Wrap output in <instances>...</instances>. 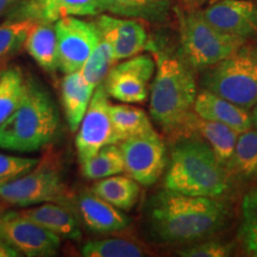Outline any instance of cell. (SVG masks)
<instances>
[{
  "label": "cell",
  "mask_w": 257,
  "mask_h": 257,
  "mask_svg": "<svg viewBox=\"0 0 257 257\" xmlns=\"http://www.w3.org/2000/svg\"><path fill=\"white\" fill-rule=\"evenodd\" d=\"M226 206L217 198L193 197L169 189L157 193L150 204V226L167 243L204 239L225 225Z\"/></svg>",
  "instance_id": "1"
},
{
  "label": "cell",
  "mask_w": 257,
  "mask_h": 257,
  "mask_svg": "<svg viewBox=\"0 0 257 257\" xmlns=\"http://www.w3.org/2000/svg\"><path fill=\"white\" fill-rule=\"evenodd\" d=\"M226 169L198 135L176 137L170 153L165 188L193 197L218 198L227 189Z\"/></svg>",
  "instance_id": "2"
},
{
  "label": "cell",
  "mask_w": 257,
  "mask_h": 257,
  "mask_svg": "<svg viewBox=\"0 0 257 257\" xmlns=\"http://www.w3.org/2000/svg\"><path fill=\"white\" fill-rule=\"evenodd\" d=\"M156 70L150 87V115L167 134L175 137L193 112L198 89L193 67L184 57L155 50Z\"/></svg>",
  "instance_id": "3"
},
{
  "label": "cell",
  "mask_w": 257,
  "mask_h": 257,
  "mask_svg": "<svg viewBox=\"0 0 257 257\" xmlns=\"http://www.w3.org/2000/svg\"><path fill=\"white\" fill-rule=\"evenodd\" d=\"M57 128L59 115L49 93L29 81L23 101L0 125V149L37 152L54 140Z\"/></svg>",
  "instance_id": "4"
},
{
  "label": "cell",
  "mask_w": 257,
  "mask_h": 257,
  "mask_svg": "<svg viewBox=\"0 0 257 257\" xmlns=\"http://www.w3.org/2000/svg\"><path fill=\"white\" fill-rule=\"evenodd\" d=\"M202 89L245 110L257 104V42L242 44L226 59L202 70Z\"/></svg>",
  "instance_id": "5"
},
{
  "label": "cell",
  "mask_w": 257,
  "mask_h": 257,
  "mask_svg": "<svg viewBox=\"0 0 257 257\" xmlns=\"http://www.w3.org/2000/svg\"><path fill=\"white\" fill-rule=\"evenodd\" d=\"M179 15L182 57L193 69L204 70L214 66L248 41L218 30L205 19L201 11Z\"/></svg>",
  "instance_id": "6"
},
{
  "label": "cell",
  "mask_w": 257,
  "mask_h": 257,
  "mask_svg": "<svg viewBox=\"0 0 257 257\" xmlns=\"http://www.w3.org/2000/svg\"><path fill=\"white\" fill-rule=\"evenodd\" d=\"M0 199L21 207L44 202H59L68 206L72 194L55 168L37 165L21 178L0 186Z\"/></svg>",
  "instance_id": "7"
},
{
  "label": "cell",
  "mask_w": 257,
  "mask_h": 257,
  "mask_svg": "<svg viewBox=\"0 0 257 257\" xmlns=\"http://www.w3.org/2000/svg\"><path fill=\"white\" fill-rule=\"evenodd\" d=\"M156 62L149 55H138L113 64L102 82L110 98L125 104L144 102L149 95Z\"/></svg>",
  "instance_id": "8"
},
{
  "label": "cell",
  "mask_w": 257,
  "mask_h": 257,
  "mask_svg": "<svg viewBox=\"0 0 257 257\" xmlns=\"http://www.w3.org/2000/svg\"><path fill=\"white\" fill-rule=\"evenodd\" d=\"M57 37L59 70L63 74L79 72L101 40L95 22L66 17L54 23Z\"/></svg>",
  "instance_id": "9"
},
{
  "label": "cell",
  "mask_w": 257,
  "mask_h": 257,
  "mask_svg": "<svg viewBox=\"0 0 257 257\" xmlns=\"http://www.w3.org/2000/svg\"><path fill=\"white\" fill-rule=\"evenodd\" d=\"M119 148L127 176L142 186H152L161 178L167 166V150L155 130L127 138Z\"/></svg>",
  "instance_id": "10"
},
{
  "label": "cell",
  "mask_w": 257,
  "mask_h": 257,
  "mask_svg": "<svg viewBox=\"0 0 257 257\" xmlns=\"http://www.w3.org/2000/svg\"><path fill=\"white\" fill-rule=\"evenodd\" d=\"M111 104L110 95L101 83L94 89L75 137L76 153L80 163L91 159L105 146L118 144L111 120Z\"/></svg>",
  "instance_id": "11"
},
{
  "label": "cell",
  "mask_w": 257,
  "mask_h": 257,
  "mask_svg": "<svg viewBox=\"0 0 257 257\" xmlns=\"http://www.w3.org/2000/svg\"><path fill=\"white\" fill-rule=\"evenodd\" d=\"M0 238L4 239L21 256L50 257L59 252L61 237L28 219L19 211L0 217Z\"/></svg>",
  "instance_id": "12"
},
{
  "label": "cell",
  "mask_w": 257,
  "mask_h": 257,
  "mask_svg": "<svg viewBox=\"0 0 257 257\" xmlns=\"http://www.w3.org/2000/svg\"><path fill=\"white\" fill-rule=\"evenodd\" d=\"M95 23L101 37L112 48L114 62L130 59L144 50H156L149 40L146 27L136 18L101 15Z\"/></svg>",
  "instance_id": "13"
},
{
  "label": "cell",
  "mask_w": 257,
  "mask_h": 257,
  "mask_svg": "<svg viewBox=\"0 0 257 257\" xmlns=\"http://www.w3.org/2000/svg\"><path fill=\"white\" fill-rule=\"evenodd\" d=\"M218 30L245 40L257 36V6L250 0H217L201 10Z\"/></svg>",
  "instance_id": "14"
},
{
  "label": "cell",
  "mask_w": 257,
  "mask_h": 257,
  "mask_svg": "<svg viewBox=\"0 0 257 257\" xmlns=\"http://www.w3.org/2000/svg\"><path fill=\"white\" fill-rule=\"evenodd\" d=\"M9 19H30L36 23L54 24L66 17L96 16L102 12L99 0H21Z\"/></svg>",
  "instance_id": "15"
},
{
  "label": "cell",
  "mask_w": 257,
  "mask_h": 257,
  "mask_svg": "<svg viewBox=\"0 0 257 257\" xmlns=\"http://www.w3.org/2000/svg\"><path fill=\"white\" fill-rule=\"evenodd\" d=\"M193 111L204 119L218 121L233 128L238 134L253 127L249 110L206 89H202L197 94Z\"/></svg>",
  "instance_id": "16"
},
{
  "label": "cell",
  "mask_w": 257,
  "mask_h": 257,
  "mask_svg": "<svg viewBox=\"0 0 257 257\" xmlns=\"http://www.w3.org/2000/svg\"><path fill=\"white\" fill-rule=\"evenodd\" d=\"M188 135H198L206 141L213 149L220 165L225 167L233 152L239 134L218 121L204 119L193 111L186 118L174 138Z\"/></svg>",
  "instance_id": "17"
},
{
  "label": "cell",
  "mask_w": 257,
  "mask_h": 257,
  "mask_svg": "<svg viewBox=\"0 0 257 257\" xmlns=\"http://www.w3.org/2000/svg\"><path fill=\"white\" fill-rule=\"evenodd\" d=\"M78 210L86 227L94 232H117L130 225V218L125 216L123 211L99 198L92 191L80 194Z\"/></svg>",
  "instance_id": "18"
},
{
  "label": "cell",
  "mask_w": 257,
  "mask_h": 257,
  "mask_svg": "<svg viewBox=\"0 0 257 257\" xmlns=\"http://www.w3.org/2000/svg\"><path fill=\"white\" fill-rule=\"evenodd\" d=\"M42 227L64 239L79 240L81 238V229L73 212L66 205L59 202H44L38 206L28 207L19 211Z\"/></svg>",
  "instance_id": "19"
},
{
  "label": "cell",
  "mask_w": 257,
  "mask_h": 257,
  "mask_svg": "<svg viewBox=\"0 0 257 257\" xmlns=\"http://www.w3.org/2000/svg\"><path fill=\"white\" fill-rule=\"evenodd\" d=\"M94 89L82 78L81 73L66 74L61 82V101L70 131H78Z\"/></svg>",
  "instance_id": "20"
},
{
  "label": "cell",
  "mask_w": 257,
  "mask_h": 257,
  "mask_svg": "<svg viewBox=\"0 0 257 257\" xmlns=\"http://www.w3.org/2000/svg\"><path fill=\"white\" fill-rule=\"evenodd\" d=\"M24 49L47 73L53 74L59 69L57 37L53 24L35 22L25 40Z\"/></svg>",
  "instance_id": "21"
},
{
  "label": "cell",
  "mask_w": 257,
  "mask_h": 257,
  "mask_svg": "<svg viewBox=\"0 0 257 257\" xmlns=\"http://www.w3.org/2000/svg\"><path fill=\"white\" fill-rule=\"evenodd\" d=\"M102 12L119 17L165 22L170 11L169 0H99Z\"/></svg>",
  "instance_id": "22"
},
{
  "label": "cell",
  "mask_w": 257,
  "mask_h": 257,
  "mask_svg": "<svg viewBox=\"0 0 257 257\" xmlns=\"http://www.w3.org/2000/svg\"><path fill=\"white\" fill-rule=\"evenodd\" d=\"M91 191L121 211H130L140 198V184L130 176L113 175L96 181Z\"/></svg>",
  "instance_id": "23"
},
{
  "label": "cell",
  "mask_w": 257,
  "mask_h": 257,
  "mask_svg": "<svg viewBox=\"0 0 257 257\" xmlns=\"http://www.w3.org/2000/svg\"><path fill=\"white\" fill-rule=\"evenodd\" d=\"M229 176L251 180L257 178V128L238 135L236 146L225 165Z\"/></svg>",
  "instance_id": "24"
},
{
  "label": "cell",
  "mask_w": 257,
  "mask_h": 257,
  "mask_svg": "<svg viewBox=\"0 0 257 257\" xmlns=\"http://www.w3.org/2000/svg\"><path fill=\"white\" fill-rule=\"evenodd\" d=\"M110 114L118 143L154 130L148 114L140 107L126 105L125 102L111 104Z\"/></svg>",
  "instance_id": "25"
},
{
  "label": "cell",
  "mask_w": 257,
  "mask_h": 257,
  "mask_svg": "<svg viewBox=\"0 0 257 257\" xmlns=\"http://www.w3.org/2000/svg\"><path fill=\"white\" fill-rule=\"evenodd\" d=\"M28 87L29 81L18 67L3 70L0 76V125L21 105Z\"/></svg>",
  "instance_id": "26"
},
{
  "label": "cell",
  "mask_w": 257,
  "mask_h": 257,
  "mask_svg": "<svg viewBox=\"0 0 257 257\" xmlns=\"http://www.w3.org/2000/svg\"><path fill=\"white\" fill-rule=\"evenodd\" d=\"M81 165V174L88 180H100L124 173V157L119 146L108 144Z\"/></svg>",
  "instance_id": "27"
},
{
  "label": "cell",
  "mask_w": 257,
  "mask_h": 257,
  "mask_svg": "<svg viewBox=\"0 0 257 257\" xmlns=\"http://www.w3.org/2000/svg\"><path fill=\"white\" fill-rule=\"evenodd\" d=\"M34 24L35 22L30 19H8L0 24V72L8 68L10 61L23 49L29 31Z\"/></svg>",
  "instance_id": "28"
},
{
  "label": "cell",
  "mask_w": 257,
  "mask_h": 257,
  "mask_svg": "<svg viewBox=\"0 0 257 257\" xmlns=\"http://www.w3.org/2000/svg\"><path fill=\"white\" fill-rule=\"evenodd\" d=\"M147 251L141 243L126 238L88 240L81 248V255L86 257H141Z\"/></svg>",
  "instance_id": "29"
},
{
  "label": "cell",
  "mask_w": 257,
  "mask_h": 257,
  "mask_svg": "<svg viewBox=\"0 0 257 257\" xmlns=\"http://www.w3.org/2000/svg\"><path fill=\"white\" fill-rule=\"evenodd\" d=\"M114 63L112 48L101 37L98 46L94 48L91 55L83 63L82 68L80 69V73H81L85 81L88 83L89 87L95 89L99 85L104 82L106 75L110 72Z\"/></svg>",
  "instance_id": "30"
},
{
  "label": "cell",
  "mask_w": 257,
  "mask_h": 257,
  "mask_svg": "<svg viewBox=\"0 0 257 257\" xmlns=\"http://www.w3.org/2000/svg\"><path fill=\"white\" fill-rule=\"evenodd\" d=\"M38 159L6 155L0 153V186L21 178L40 165Z\"/></svg>",
  "instance_id": "31"
},
{
  "label": "cell",
  "mask_w": 257,
  "mask_h": 257,
  "mask_svg": "<svg viewBox=\"0 0 257 257\" xmlns=\"http://www.w3.org/2000/svg\"><path fill=\"white\" fill-rule=\"evenodd\" d=\"M243 224L240 227V239L246 252L257 256V206L242 205Z\"/></svg>",
  "instance_id": "32"
},
{
  "label": "cell",
  "mask_w": 257,
  "mask_h": 257,
  "mask_svg": "<svg viewBox=\"0 0 257 257\" xmlns=\"http://www.w3.org/2000/svg\"><path fill=\"white\" fill-rule=\"evenodd\" d=\"M232 245L219 240H210L194 244L187 248L179 250L178 253L182 257H225L231 255Z\"/></svg>",
  "instance_id": "33"
},
{
  "label": "cell",
  "mask_w": 257,
  "mask_h": 257,
  "mask_svg": "<svg viewBox=\"0 0 257 257\" xmlns=\"http://www.w3.org/2000/svg\"><path fill=\"white\" fill-rule=\"evenodd\" d=\"M21 256L17 250L12 248L10 244L5 242L4 239L0 238V257H17Z\"/></svg>",
  "instance_id": "34"
},
{
  "label": "cell",
  "mask_w": 257,
  "mask_h": 257,
  "mask_svg": "<svg viewBox=\"0 0 257 257\" xmlns=\"http://www.w3.org/2000/svg\"><path fill=\"white\" fill-rule=\"evenodd\" d=\"M18 0H0V19L10 11V9L14 6Z\"/></svg>",
  "instance_id": "35"
},
{
  "label": "cell",
  "mask_w": 257,
  "mask_h": 257,
  "mask_svg": "<svg viewBox=\"0 0 257 257\" xmlns=\"http://www.w3.org/2000/svg\"><path fill=\"white\" fill-rule=\"evenodd\" d=\"M243 205H252L257 206V187L245 195L243 200Z\"/></svg>",
  "instance_id": "36"
},
{
  "label": "cell",
  "mask_w": 257,
  "mask_h": 257,
  "mask_svg": "<svg viewBox=\"0 0 257 257\" xmlns=\"http://www.w3.org/2000/svg\"><path fill=\"white\" fill-rule=\"evenodd\" d=\"M251 117H252V123H253V127L257 128V104L252 107V112H251Z\"/></svg>",
  "instance_id": "37"
},
{
  "label": "cell",
  "mask_w": 257,
  "mask_h": 257,
  "mask_svg": "<svg viewBox=\"0 0 257 257\" xmlns=\"http://www.w3.org/2000/svg\"><path fill=\"white\" fill-rule=\"evenodd\" d=\"M207 2H208V4H212V3L217 2V0H207Z\"/></svg>",
  "instance_id": "38"
},
{
  "label": "cell",
  "mask_w": 257,
  "mask_h": 257,
  "mask_svg": "<svg viewBox=\"0 0 257 257\" xmlns=\"http://www.w3.org/2000/svg\"><path fill=\"white\" fill-rule=\"evenodd\" d=\"M200 2V0H189V3H198Z\"/></svg>",
  "instance_id": "39"
},
{
  "label": "cell",
  "mask_w": 257,
  "mask_h": 257,
  "mask_svg": "<svg viewBox=\"0 0 257 257\" xmlns=\"http://www.w3.org/2000/svg\"><path fill=\"white\" fill-rule=\"evenodd\" d=\"M184 2H186V3H189V0H184Z\"/></svg>",
  "instance_id": "40"
},
{
  "label": "cell",
  "mask_w": 257,
  "mask_h": 257,
  "mask_svg": "<svg viewBox=\"0 0 257 257\" xmlns=\"http://www.w3.org/2000/svg\"><path fill=\"white\" fill-rule=\"evenodd\" d=\"M2 73H3V72H0V76H2Z\"/></svg>",
  "instance_id": "41"
},
{
  "label": "cell",
  "mask_w": 257,
  "mask_h": 257,
  "mask_svg": "<svg viewBox=\"0 0 257 257\" xmlns=\"http://www.w3.org/2000/svg\"><path fill=\"white\" fill-rule=\"evenodd\" d=\"M255 4H256V6H257V0H256V3H255Z\"/></svg>",
  "instance_id": "42"
},
{
  "label": "cell",
  "mask_w": 257,
  "mask_h": 257,
  "mask_svg": "<svg viewBox=\"0 0 257 257\" xmlns=\"http://www.w3.org/2000/svg\"><path fill=\"white\" fill-rule=\"evenodd\" d=\"M18 2H21V0H18Z\"/></svg>",
  "instance_id": "43"
}]
</instances>
